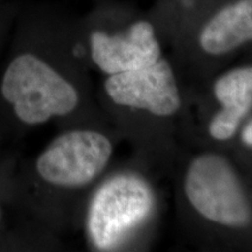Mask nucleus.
<instances>
[{"instance_id": "obj_10", "label": "nucleus", "mask_w": 252, "mask_h": 252, "mask_svg": "<svg viewBox=\"0 0 252 252\" xmlns=\"http://www.w3.org/2000/svg\"><path fill=\"white\" fill-rule=\"evenodd\" d=\"M19 9L20 8L17 5L11 4L6 0L0 2V62L7 46Z\"/></svg>"}, {"instance_id": "obj_12", "label": "nucleus", "mask_w": 252, "mask_h": 252, "mask_svg": "<svg viewBox=\"0 0 252 252\" xmlns=\"http://www.w3.org/2000/svg\"><path fill=\"white\" fill-rule=\"evenodd\" d=\"M6 141H7V140L5 139L4 135L0 133V159H1V158L4 157V154L6 153V151L8 150L7 147H5V143H6Z\"/></svg>"}, {"instance_id": "obj_5", "label": "nucleus", "mask_w": 252, "mask_h": 252, "mask_svg": "<svg viewBox=\"0 0 252 252\" xmlns=\"http://www.w3.org/2000/svg\"><path fill=\"white\" fill-rule=\"evenodd\" d=\"M75 37L77 53L106 76L147 67L161 58V46L150 21L139 20L125 32H110L91 18Z\"/></svg>"}, {"instance_id": "obj_4", "label": "nucleus", "mask_w": 252, "mask_h": 252, "mask_svg": "<svg viewBox=\"0 0 252 252\" xmlns=\"http://www.w3.org/2000/svg\"><path fill=\"white\" fill-rule=\"evenodd\" d=\"M185 195L195 212L215 224L241 228L251 209L237 175L224 157L203 153L195 158L185 176Z\"/></svg>"}, {"instance_id": "obj_7", "label": "nucleus", "mask_w": 252, "mask_h": 252, "mask_svg": "<svg viewBox=\"0 0 252 252\" xmlns=\"http://www.w3.org/2000/svg\"><path fill=\"white\" fill-rule=\"evenodd\" d=\"M214 94L220 110L210 122L209 134L215 140H229L252 108V67L232 69L220 76Z\"/></svg>"}, {"instance_id": "obj_9", "label": "nucleus", "mask_w": 252, "mask_h": 252, "mask_svg": "<svg viewBox=\"0 0 252 252\" xmlns=\"http://www.w3.org/2000/svg\"><path fill=\"white\" fill-rule=\"evenodd\" d=\"M19 160V154L9 149L0 159V251H4L6 239L19 220L14 223L13 219L23 215L18 207L15 186V171Z\"/></svg>"}, {"instance_id": "obj_6", "label": "nucleus", "mask_w": 252, "mask_h": 252, "mask_svg": "<svg viewBox=\"0 0 252 252\" xmlns=\"http://www.w3.org/2000/svg\"><path fill=\"white\" fill-rule=\"evenodd\" d=\"M104 93L118 106L143 110L169 117L181 106V97L172 65L160 58L147 67L106 76Z\"/></svg>"}, {"instance_id": "obj_1", "label": "nucleus", "mask_w": 252, "mask_h": 252, "mask_svg": "<svg viewBox=\"0 0 252 252\" xmlns=\"http://www.w3.org/2000/svg\"><path fill=\"white\" fill-rule=\"evenodd\" d=\"M0 62V133L18 139L88 109L74 32L37 8L19 9Z\"/></svg>"}, {"instance_id": "obj_2", "label": "nucleus", "mask_w": 252, "mask_h": 252, "mask_svg": "<svg viewBox=\"0 0 252 252\" xmlns=\"http://www.w3.org/2000/svg\"><path fill=\"white\" fill-rule=\"evenodd\" d=\"M113 144L94 126L71 125L15 171L18 207L42 229L64 223L72 198L91 187L108 167Z\"/></svg>"}, {"instance_id": "obj_11", "label": "nucleus", "mask_w": 252, "mask_h": 252, "mask_svg": "<svg viewBox=\"0 0 252 252\" xmlns=\"http://www.w3.org/2000/svg\"><path fill=\"white\" fill-rule=\"evenodd\" d=\"M242 140L245 145L252 147V121L245 126L243 132H242Z\"/></svg>"}, {"instance_id": "obj_3", "label": "nucleus", "mask_w": 252, "mask_h": 252, "mask_svg": "<svg viewBox=\"0 0 252 252\" xmlns=\"http://www.w3.org/2000/svg\"><path fill=\"white\" fill-rule=\"evenodd\" d=\"M153 206V193L143 179L132 174L110 176L87 201L84 228L91 248L115 250L151 215Z\"/></svg>"}, {"instance_id": "obj_8", "label": "nucleus", "mask_w": 252, "mask_h": 252, "mask_svg": "<svg viewBox=\"0 0 252 252\" xmlns=\"http://www.w3.org/2000/svg\"><path fill=\"white\" fill-rule=\"evenodd\" d=\"M252 41V0H238L220 8L201 28L198 45L207 54H228Z\"/></svg>"}, {"instance_id": "obj_13", "label": "nucleus", "mask_w": 252, "mask_h": 252, "mask_svg": "<svg viewBox=\"0 0 252 252\" xmlns=\"http://www.w3.org/2000/svg\"><path fill=\"white\" fill-rule=\"evenodd\" d=\"M1 1H5V0H0V2H1Z\"/></svg>"}]
</instances>
